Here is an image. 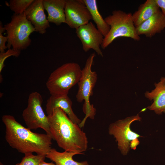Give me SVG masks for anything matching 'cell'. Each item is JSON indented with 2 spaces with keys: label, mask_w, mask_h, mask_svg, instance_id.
Returning <instances> with one entry per match:
<instances>
[{
  "label": "cell",
  "mask_w": 165,
  "mask_h": 165,
  "mask_svg": "<svg viewBox=\"0 0 165 165\" xmlns=\"http://www.w3.org/2000/svg\"><path fill=\"white\" fill-rule=\"evenodd\" d=\"M2 120L6 128V141L18 152L24 154L35 152L46 156L52 148L53 139L50 135L33 132L10 115H3Z\"/></svg>",
  "instance_id": "obj_1"
},
{
  "label": "cell",
  "mask_w": 165,
  "mask_h": 165,
  "mask_svg": "<svg viewBox=\"0 0 165 165\" xmlns=\"http://www.w3.org/2000/svg\"><path fill=\"white\" fill-rule=\"evenodd\" d=\"M51 136L65 151L83 154L88 148L86 134L61 109L55 108L47 116Z\"/></svg>",
  "instance_id": "obj_2"
},
{
  "label": "cell",
  "mask_w": 165,
  "mask_h": 165,
  "mask_svg": "<svg viewBox=\"0 0 165 165\" xmlns=\"http://www.w3.org/2000/svg\"><path fill=\"white\" fill-rule=\"evenodd\" d=\"M82 70L79 64L74 62L66 63L54 70L46 83L51 95H68L70 90L78 84Z\"/></svg>",
  "instance_id": "obj_3"
},
{
  "label": "cell",
  "mask_w": 165,
  "mask_h": 165,
  "mask_svg": "<svg viewBox=\"0 0 165 165\" xmlns=\"http://www.w3.org/2000/svg\"><path fill=\"white\" fill-rule=\"evenodd\" d=\"M96 56L95 53L91 54L87 58L85 66L82 70V75L78 83V89L76 96L77 101L81 103L84 101L83 111L85 114L84 118L79 124L80 128L84 127L88 118H94L96 110L90 102V97L93 95V90L97 79L96 72L92 70L94 60Z\"/></svg>",
  "instance_id": "obj_4"
},
{
  "label": "cell",
  "mask_w": 165,
  "mask_h": 165,
  "mask_svg": "<svg viewBox=\"0 0 165 165\" xmlns=\"http://www.w3.org/2000/svg\"><path fill=\"white\" fill-rule=\"evenodd\" d=\"M104 19L110 28L108 33L104 37L101 45L103 49H105L115 39L120 37L130 38L135 41L140 40V37L137 33L131 13L115 10Z\"/></svg>",
  "instance_id": "obj_5"
},
{
  "label": "cell",
  "mask_w": 165,
  "mask_h": 165,
  "mask_svg": "<svg viewBox=\"0 0 165 165\" xmlns=\"http://www.w3.org/2000/svg\"><path fill=\"white\" fill-rule=\"evenodd\" d=\"M8 38L7 47L20 50L26 49L31 44L30 35L36 31L31 22L28 20L24 12L20 14L14 13L11 21L4 26Z\"/></svg>",
  "instance_id": "obj_6"
},
{
  "label": "cell",
  "mask_w": 165,
  "mask_h": 165,
  "mask_svg": "<svg viewBox=\"0 0 165 165\" xmlns=\"http://www.w3.org/2000/svg\"><path fill=\"white\" fill-rule=\"evenodd\" d=\"M43 101L39 93H31L28 96L27 107L23 112L22 117L27 128L30 130L41 128L51 136L48 117L42 107Z\"/></svg>",
  "instance_id": "obj_7"
},
{
  "label": "cell",
  "mask_w": 165,
  "mask_h": 165,
  "mask_svg": "<svg viewBox=\"0 0 165 165\" xmlns=\"http://www.w3.org/2000/svg\"><path fill=\"white\" fill-rule=\"evenodd\" d=\"M141 118L138 114L128 117L125 119L119 120L110 125L109 133L113 135L118 142V148L121 153L126 155L129 151L130 142L141 137L138 134L132 131L130 128L131 124L136 120L140 121Z\"/></svg>",
  "instance_id": "obj_8"
},
{
  "label": "cell",
  "mask_w": 165,
  "mask_h": 165,
  "mask_svg": "<svg viewBox=\"0 0 165 165\" xmlns=\"http://www.w3.org/2000/svg\"><path fill=\"white\" fill-rule=\"evenodd\" d=\"M64 13L66 24L71 28L75 29L92 20L82 0H66Z\"/></svg>",
  "instance_id": "obj_9"
},
{
  "label": "cell",
  "mask_w": 165,
  "mask_h": 165,
  "mask_svg": "<svg viewBox=\"0 0 165 165\" xmlns=\"http://www.w3.org/2000/svg\"><path fill=\"white\" fill-rule=\"evenodd\" d=\"M75 33L81 41L85 52L92 49L99 56H103L100 47L104 37L91 22L76 29Z\"/></svg>",
  "instance_id": "obj_10"
},
{
  "label": "cell",
  "mask_w": 165,
  "mask_h": 165,
  "mask_svg": "<svg viewBox=\"0 0 165 165\" xmlns=\"http://www.w3.org/2000/svg\"><path fill=\"white\" fill-rule=\"evenodd\" d=\"M42 0H34L24 12L27 19L35 28L36 32L43 35L50 27L49 22L44 12Z\"/></svg>",
  "instance_id": "obj_11"
},
{
  "label": "cell",
  "mask_w": 165,
  "mask_h": 165,
  "mask_svg": "<svg viewBox=\"0 0 165 165\" xmlns=\"http://www.w3.org/2000/svg\"><path fill=\"white\" fill-rule=\"evenodd\" d=\"M72 101L68 95H51L47 101L46 114L47 116L49 115L55 108H60L74 123L79 125L81 121L74 113L72 108Z\"/></svg>",
  "instance_id": "obj_12"
},
{
  "label": "cell",
  "mask_w": 165,
  "mask_h": 165,
  "mask_svg": "<svg viewBox=\"0 0 165 165\" xmlns=\"http://www.w3.org/2000/svg\"><path fill=\"white\" fill-rule=\"evenodd\" d=\"M165 28V16L160 10L138 27L136 31L138 35H144L151 38L161 32Z\"/></svg>",
  "instance_id": "obj_13"
},
{
  "label": "cell",
  "mask_w": 165,
  "mask_h": 165,
  "mask_svg": "<svg viewBox=\"0 0 165 165\" xmlns=\"http://www.w3.org/2000/svg\"><path fill=\"white\" fill-rule=\"evenodd\" d=\"M66 0H42L45 10L48 13L47 19L50 23L59 26L66 24L64 13Z\"/></svg>",
  "instance_id": "obj_14"
},
{
  "label": "cell",
  "mask_w": 165,
  "mask_h": 165,
  "mask_svg": "<svg viewBox=\"0 0 165 165\" xmlns=\"http://www.w3.org/2000/svg\"><path fill=\"white\" fill-rule=\"evenodd\" d=\"M155 88L150 92L146 91L145 96L149 100H153L151 105L147 108L154 110L157 114L160 115L165 112V77H162L160 81L155 83Z\"/></svg>",
  "instance_id": "obj_15"
},
{
  "label": "cell",
  "mask_w": 165,
  "mask_h": 165,
  "mask_svg": "<svg viewBox=\"0 0 165 165\" xmlns=\"http://www.w3.org/2000/svg\"><path fill=\"white\" fill-rule=\"evenodd\" d=\"M155 0H147L141 4L138 10L132 14V18L136 27L147 20L160 10Z\"/></svg>",
  "instance_id": "obj_16"
},
{
  "label": "cell",
  "mask_w": 165,
  "mask_h": 165,
  "mask_svg": "<svg viewBox=\"0 0 165 165\" xmlns=\"http://www.w3.org/2000/svg\"><path fill=\"white\" fill-rule=\"evenodd\" d=\"M76 154H78L66 151L60 152L54 148H51L46 157L57 165H89L86 161L78 162L74 160L73 157Z\"/></svg>",
  "instance_id": "obj_17"
},
{
  "label": "cell",
  "mask_w": 165,
  "mask_h": 165,
  "mask_svg": "<svg viewBox=\"0 0 165 165\" xmlns=\"http://www.w3.org/2000/svg\"><path fill=\"white\" fill-rule=\"evenodd\" d=\"M89 10L92 20L96 24L97 29L105 37L108 33L110 26L106 23L100 14L96 0H82Z\"/></svg>",
  "instance_id": "obj_18"
},
{
  "label": "cell",
  "mask_w": 165,
  "mask_h": 165,
  "mask_svg": "<svg viewBox=\"0 0 165 165\" xmlns=\"http://www.w3.org/2000/svg\"><path fill=\"white\" fill-rule=\"evenodd\" d=\"M34 0H10L9 6L11 10L16 14L24 12L33 3Z\"/></svg>",
  "instance_id": "obj_19"
},
{
  "label": "cell",
  "mask_w": 165,
  "mask_h": 165,
  "mask_svg": "<svg viewBox=\"0 0 165 165\" xmlns=\"http://www.w3.org/2000/svg\"><path fill=\"white\" fill-rule=\"evenodd\" d=\"M46 157L45 155H34L32 153H27L24 154L20 162L15 165H39L42 161L45 160Z\"/></svg>",
  "instance_id": "obj_20"
},
{
  "label": "cell",
  "mask_w": 165,
  "mask_h": 165,
  "mask_svg": "<svg viewBox=\"0 0 165 165\" xmlns=\"http://www.w3.org/2000/svg\"><path fill=\"white\" fill-rule=\"evenodd\" d=\"M21 53V51L12 49H8L6 51L3 53H0V74L2 72L3 68L5 65L4 62L5 60L9 57L13 56L16 57H18Z\"/></svg>",
  "instance_id": "obj_21"
},
{
  "label": "cell",
  "mask_w": 165,
  "mask_h": 165,
  "mask_svg": "<svg viewBox=\"0 0 165 165\" xmlns=\"http://www.w3.org/2000/svg\"><path fill=\"white\" fill-rule=\"evenodd\" d=\"M6 31L4 27L3 26L2 22L0 21V53L5 52V50L7 48L6 45V42H7L8 38L6 36H3V33Z\"/></svg>",
  "instance_id": "obj_22"
},
{
  "label": "cell",
  "mask_w": 165,
  "mask_h": 165,
  "mask_svg": "<svg viewBox=\"0 0 165 165\" xmlns=\"http://www.w3.org/2000/svg\"><path fill=\"white\" fill-rule=\"evenodd\" d=\"M163 14L165 16V0H155Z\"/></svg>",
  "instance_id": "obj_23"
},
{
  "label": "cell",
  "mask_w": 165,
  "mask_h": 165,
  "mask_svg": "<svg viewBox=\"0 0 165 165\" xmlns=\"http://www.w3.org/2000/svg\"><path fill=\"white\" fill-rule=\"evenodd\" d=\"M139 144V141L138 138L132 140L130 142V147L131 149L135 150L136 146Z\"/></svg>",
  "instance_id": "obj_24"
},
{
  "label": "cell",
  "mask_w": 165,
  "mask_h": 165,
  "mask_svg": "<svg viewBox=\"0 0 165 165\" xmlns=\"http://www.w3.org/2000/svg\"><path fill=\"white\" fill-rule=\"evenodd\" d=\"M39 165H57L55 163L53 162L47 163L44 161V160L42 161L40 163Z\"/></svg>",
  "instance_id": "obj_25"
},
{
  "label": "cell",
  "mask_w": 165,
  "mask_h": 165,
  "mask_svg": "<svg viewBox=\"0 0 165 165\" xmlns=\"http://www.w3.org/2000/svg\"></svg>",
  "instance_id": "obj_26"
}]
</instances>
